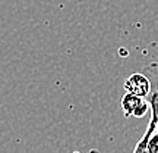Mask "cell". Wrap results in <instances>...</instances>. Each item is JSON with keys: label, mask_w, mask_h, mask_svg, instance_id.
<instances>
[{"label": "cell", "mask_w": 158, "mask_h": 153, "mask_svg": "<svg viewBox=\"0 0 158 153\" xmlns=\"http://www.w3.org/2000/svg\"><path fill=\"white\" fill-rule=\"evenodd\" d=\"M157 130H158V125H157ZM157 130H155V131H157Z\"/></svg>", "instance_id": "cell-5"}, {"label": "cell", "mask_w": 158, "mask_h": 153, "mask_svg": "<svg viewBox=\"0 0 158 153\" xmlns=\"http://www.w3.org/2000/svg\"><path fill=\"white\" fill-rule=\"evenodd\" d=\"M123 87L127 93L147 99L149 94V90H151V81L143 72H136V74H132L124 79Z\"/></svg>", "instance_id": "cell-3"}, {"label": "cell", "mask_w": 158, "mask_h": 153, "mask_svg": "<svg viewBox=\"0 0 158 153\" xmlns=\"http://www.w3.org/2000/svg\"><path fill=\"white\" fill-rule=\"evenodd\" d=\"M145 152L149 153H158V130L149 137L147 146H145Z\"/></svg>", "instance_id": "cell-4"}, {"label": "cell", "mask_w": 158, "mask_h": 153, "mask_svg": "<svg viewBox=\"0 0 158 153\" xmlns=\"http://www.w3.org/2000/svg\"><path fill=\"white\" fill-rule=\"evenodd\" d=\"M122 109L126 118H142L149 109V103L145 97L136 96L132 93H127L122 99Z\"/></svg>", "instance_id": "cell-2"}, {"label": "cell", "mask_w": 158, "mask_h": 153, "mask_svg": "<svg viewBox=\"0 0 158 153\" xmlns=\"http://www.w3.org/2000/svg\"><path fill=\"white\" fill-rule=\"evenodd\" d=\"M142 72L151 81V90H149V94L147 97L148 103H149V109H151V121L147 127V131L143 133L142 138L138 143V146L135 147V152H145V146H147L148 140L155 133L158 125V63L152 62L147 66H143Z\"/></svg>", "instance_id": "cell-1"}]
</instances>
